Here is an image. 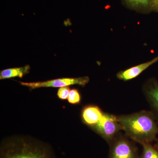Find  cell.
I'll return each instance as SVG.
<instances>
[{"instance_id": "obj_13", "label": "cell", "mask_w": 158, "mask_h": 158, "mask_svg": "<svg viewBox=\"0 0 158 158\" xmlns=\"http://www.w3.org/2000/svg\"><path fill=\"white\" fill-rule=\"evenodd\" d=\"M70 91V88L69 86L62 87L59 88L58 90L57 95L60 99H67L68 98Z\"/></svg>"}, {"instance_id": "obj_12", "label": "cell", "mask_w": 158, "mask_h": 158, "mask_svg": "<svg viewBox=\"0 0 158 158\" xmlns=\"http://www.w3.org/2000/svg\"><path fill=\"white\" fill-rule=\"evenodd\" d=\"M81 100V96L78 90L77 89H73L70 90L68 98L69 102L72 104L80 103Z\"/></svg>"}, {"instance_id": "obj_11", "label": "cell", "mask_w": 158, "mask_h": 158, "mask_svg": "<svg viewBox=\"0 0 158 158\" xmlns=\"http://www.w3.org/2000/svg\"><path fill=\"white\" fill-rule=\"evenodd\" d=\"M143 148L141 158H158V149L151 143L141 144Z\"/></svg>"}, {"instance_id": "obj_5", "label": "cell", "mask_w": 158, "mask_h": 158, "mask_svg": "<svg viewBox=\"0 0 158 158\" xmlns=\"http://www.w3.org/2000/svg\"><path fill=\"white\" fill-rule=\"evenodd\" d=\"M88 77H80L78 78H64L55 79L44 82H19L21 85L27 86L31 89L40 88H62L70 85H79L85 86L89 81Z\"/></svg>"}, {"instance_id": "obj_3", "label": "cell", "mask_w": 158, "mask_h": 158, "mask_svg": "<svg viewBox=\"0 0 158 158\" xmlns=\"http://www.w3.org/2000/svg\"><path fill=\"white\" fill-rule=\"evenodd\" d=\"M91 128L109 144L122 131L117 116L106 113L100 120Z\"/></svg>"}, {"instance_id": "obj_1", "label": "cell", "mask_w": 158, "mask_h": 158, "mask_svg": "<svg viewBox=\"0 0 158 158\" xmlns=\"http://www.w3.org/2000/svg\"><path fill=\"white\" fill-rule=\"evenodd\" d=\"M126 136L142 144L157 140L158 123L152 111L117 116Z\"/></svg>"}, {"instance_id": "obj_6", "label": "cell", "mask_w": 158, "mask_h": 158, "mask_svg": "<svg viewBox=\"0 0 158 158\" xmlns=\"http://www.w3.org/2000/svg\"><path fill=\"white\" fill-rule=\"evenodd\" d=\"M143 92L158 123V81L151 79L144 84Z\"/></svg>"}, {"instance_id": "obj_7", "label": "cell", "mask_w": 158, "mask_h": 158, "mask_svg": "<svg viewBox=\"0 0 158 158\" xmlns=\"http://www.w3.org/2000/svg\"><path fill=\"white\" fill-rule=\"evenodd\" d=\"M158 62V56L148 62L141 63L136 66L121 71L117 74V77L119 80L128 81L135 78L141 74L144 70Z\"/></svg>"}, {"instance_id": "obj_15", "label": "cell", "mask_w": 158, "mask_h": 158, "mask_svg": "<svg viewBox=\"0 0 158 158\" xmlns=\"http://www.w3.org/2000/svg\"><path fill=\"white\" fill-rule=\"evenodd\" d=\"M155 146V147L158 149V140L157 141V143H156Z\"/></svg>"}, {"instance_id": "obj_2", "label": "cell", "mask_w": 158, "mask_h": 158, "mask_svg": "<svg viewBox=\"0 0 158 158\" xmlns=\"http://www.w3.org/2000/svg\"><path fill=\"white\" fill-rule=\"evenodd\" d=\"M0 158H56L52 148L44 143L27 138H15L3 141Z\"/></svg>"}, {"instance_id": "obj_10", "label": "cell", "mask_w": 158, "mask_h": 158, "mask_svg": "<svg viewBox=\"0 0 158 158\" xmlns=\"http://www.w3.org/2000/svg\"><path fill=\"white\" fill-rule=\"evenodd\" d=\"M127 5L132 9L151 10L152 0H124Z\"/></svg>"}, {"instance_id": "obj_8", "label": "cell", "mask_w": 158, "mask_h": 158, "mask_svg": "<svg viewBox=\"0 0 158 158\" xmlns=\"http://www.w3.org/2000/svg\"><path fill=\"white\" fill-rule=\"evenodd\" d=\"M104 112L98 106L88 105L83 108L81 117L83 122L90 127L96 125L101 119Z\"/></svg>"}, {"instance_id": "obj_9", "label": "cell", "mask_w": 158, "mask_h": 158, "mask_svg": "<svg viewBox=\"0 0 158 158\" xmlns=\"http://www.w3.org/2000/svg\"><path fill=\"white\" fill-rule=\"evenodd\" d=\"M30 69V65H27L23 67L4 69L0 73V79L2 80L15 77L22 78L24 75L29 73Z\"/></svg>"}, {"instance_id": "obj_14", "label": "cell", "mask_w": 158, "mask_h": 158, "mask_svg": "<svg viewBox=\"0 0 158 158\" xmlns=\"http://www.w3.org/2000/svg\"><path fill=\"white\" fill-rule=\"evenodd\" d=\"M151 10L158 12V0H152Z\"/></svg>"}, {"instance_id": "obj_4", "label": "cell", "mask_w": 158, "mask_h": 158, "mask_svg": "<svg viewBox=\"0 0 158 158\" xmlns=\"http://www.w3.org/2000/svg\"><path fill=\"white\" fill-rule=\"evenodd\" d=\"M110 144L109 158H139L135 144L121 134H118Z\"/></svg>"}]
</instances>
